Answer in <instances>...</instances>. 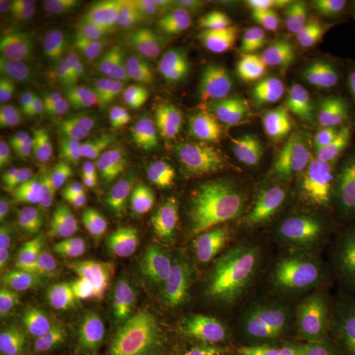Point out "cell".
I'll return each instance as SVG.
<instances>
[{"label":"cell","instance_id":"obj_5","mask_svg":"<svg viewBox=\"0 0 355 355\" xmlns=\"http://www.w3.org/2000/svg\"><path fill=\"white\" fill-rule=\"evenodd\" d=\"M170 105L158 79L146 73L123 74L114 84L105 107L112 144L139 168L166 130Z\"/></svg>","mask_w":355,"mask_h":355},{"label":"cell","instance_id":"obj_18","mask_svg":"<svg viewBox=\"0 0 355 355\" xmlns=\"http://www.w3.org/2000/svg\"><path fill=\"white\" fill-rule=\"evenodd\" d=\"M38 229L37 206L28 199L3 189L0 196V255L24 254Z\"/></svg>","mask_w":355,"mask_h":355},{"label":"cell","instance_id":"obj_26","mask_svg":"<svg viewBox=\"0 0 355 355\" xmlns=\"http://www.w3.org/2000/svg\"><path fill=\"white\" fill-rule=\"evenodd\" d=\"M327 339L334 355H355V290L327 318Z\"/></svg>","mask_w":355,"mask_h":355},{"label":"cell","instance_id":"obj_32","mask_svg":"<svg viewBox=\"0 0 355 355\" xmlns=\"http://www.w3.org/2000/svg\"><path fill=\"white\" fill-rule=\"evenodd\" d=\"M28 3L19 0H2L0 2V30L2 33H13L26 25Z\"/></svg>","mask_w":355,"mask_h":355},{"label":"cell","instance_id":"obj_35","mask_svg":"<svg viewBox=\"0 0 355 355\" xmlns=\"http://www.w3.org/2000/svg\"><path fill=\"white\" fill-rule=\"evenodd\" d=\"M0 355H12V354L7 352V350H2V354H0Z\"/></svg>","mask_w":355,"mask_h":355},{"label":"cell","instance_id":"obj_27","mask_svg":"<svg viewBox=\"0 0 355 355\" xmlns=\"http://www.w3.org/2000/svg\"><path fill=\"white\" fill-rule=\"evenodd\" d=\"M84 355H128L122 332L112 319L83 324Z\"/></svg>","mask_w":355,"mask_h":355},{"label":"cell","instance_id":"obj_25","mask_svg":"<svg viewBox=\"0 0 355 355\" xmlns=\"http://www.w3.org/2000/svg\"><path fill=\"white\" fill-rule=\"evenodd\" d=\"M110 278V261L107 248L92 237H89L86 250L78 261L76 268L73 270L66 288L76 291L92 290V288L102 286Z\"/></svg>","mask_w":355,"mask_h":355},{"label":"cell","instance_id":"obj_20","mask_svg":"<svg viewBox=\"0 0 355 355\" xmlns=\"http://www.w3.org/2000/svg\"><path fill=\"white\" fill-rule=\"evenodd\" d=\"M173 268H175V260L165 245H159L153 254L145 259L123 266L121 270H115L110 273V279L128 295L141 296L165 285L168 278L171 277Z\"/></svg>","mask_w":355,"mask_h":355},{"label":"cell","instance_id":"obj_3","mask_svg":"<svg viewBox=\"0 0 355 355\" xmlns=\"http://www.w3.org/2000/svg\"><path fill=\"white\" fill-rule=\"evenodd\" d=\"M314 148L308 123L296 114H283L261 128L239 165L248 181L273 196L309 206L324 198L314 171Z\"/></svg>","mask_w":355,"mask_h":355},{"label":"cell","instance_id":"obj_33","mask_svg":"<svg viewBox=\"0 0 355 355\" xmlns=\"http://www.w3.org/2000/svg\"><path fill=\"white\" fill-rule=\"evenodd\" d=\"M146 355H199V352L166 343H148Z\"/></svg>","mask_w":355,"mask_h":355},{"label":"cell","instance_id":"obj_19","mask_svg":"<svg viewBox=\"0 0 355 355\" xmlns=\"http://www.w3.org/2000/svg\"><path fill=\"white\" fill-rule=\"evenodd\" d=\"M165 140L183 173L188 198L194 206L211 184V166L202 155L196 133L186 125H176Z\"/></svg>","mask_w":355,"mask_h":355},{"label":"cell","instance_id":"obj_10","mask_svg":"<svg viewBox=\"0 0 355 355\" xmlns=\"http://www.w3.org/2000/svg\"><path fill=\"white\" fill-rule=\"evenodd\" d=\"M277 78L207 48L193 58L189 64V87L220 99L242 101L259 97Z\"/></svg>","mask_w":355,"mask_h":355},{"label":"cell","instance_id":"obj_13","mask_svg":"<svg viewBox=\"0 0 355 355\" xmlns=\"http://www.w3.org/2000/svg\"><path fill=\"white\" fill-rule=\"evenodd\" d=\"M306 242L314 260L332 273L355 266V212H327L311 222Z\"/></svg>","mask_w":355,"mask_h":355},{"label":"cell","instance_id":"obj_34","mask_svg":"<svg viewBox=\"0 0 355 355\" xmlns=\"http://www.w3.org/2000/svg\"><path fill=\"white\" fill-rule=\"evenodd\" d=\"M345 28L355 42V0H337Z\"/></svg>","mask_w":355,"mask_h":355},{"label":"cell","instance_id":"obj_12","mask_svg":"<svg viewBox=\"0 0 355 355\" xmlns=\"http://www.w3.org/2000/svg\"><path fill=\"white\" fill-rule=\"evenodd\" d=\"M199 8L201 3L194 0H114L107 6V19L119 32L150 37L173 28Z\"/></svg>","mask_w":355,"mask_h":355},{"label":"cell","instance_id":"obj_17","mask_svg":"<svg viewBox=\"0 0 355 355\" xmlns=\"http://www.w3.org/2000/svg\"><path fill=\"white\" fill-rule=\"evenodd\" d=\"M313 105L340 135L355 141V68L318 84Z\"/></svg>","mask_w":355,"mask_h":355},{"label":"cell","instance_id":"obj_8","mask_svg":"<svg viewBox=\"0 0 355 355\" xmlns=\"http://www.w3.org/2000/svg\"><path fill=\"white\" fill-rule=\"evenodd\" d=\"M0 178L3 189L35 206H71L83 194L81 175L63 155L35 152L2 140Z\"/></svg>","mask_w":355,"mask_h":355},{"label":"cell","instance_id":"obj_15","mask_svg":"<svg viewBox=\"0 0 355 355\" xmlns=\"http://www.w3.org/2000/svg\"><path fill=\"white\" fill-rule=\"evenodd\" d=\"M327 298L322 282L313 270L300 263L283 265L273 278V301L278 316L300 321L321 308Z\"/></svg>","mask_w":355,"mask_h":355},{"label":"cell","instance_id":"obj_4","mask_svg":"<svg viewBox=\"0 0 355 355\" xmlns=\"http://www.w3.org/2000/svg\"><path fill=\"white\" fill-rule=\"evenodd\" d=\"M239 300L219 282L171 288L152 300L144 316L148 343L201 350L214 345L232 322Z\"/></svg>","mask_w":355,"mask_h":355},{"label":"cell","instance_id":"obj_31","mask_svg":"<svg viewBox=\"0 0 355 355\" xmlns=\"http://www.w3.org/2000/svg\"><path fill=\"white\" fill-rule=\"evenodd\" d=\"M76 340L68 332L60 329H48L40 332L25 344L24 355H61Z\"/></svg>","mask_w":355,"mask_h":355},{"label":"cell","instance_id":"obj_9","mask_svg":"<svg viewBox=\"0 0 355 355\" xmlns=\"http://www.w3.org/2000/svg\"><path fill=\"white\" fill-rule=\"evenodd\" d=\"M265 97L230 101L188 87L184 112L191 125L202 133L220 152H232L248 140L268 114Z\"/></svg>","mask_w":355,"mask_h":355},{"label":"cell","instance_id":"obj_30","mask_svg":"<svg viewBox=\"0 0 355 355\" xmlns=\"http://www.w3.org/2000/svg\"><path fill=\"white\" fill-rule=\"evenodd\" d=\"M290 337L283 332H263L232 349L220 350L212 355H285L290 350Z\"/></svg>","mask_w":355,"mask_h":355},{"label":"cell","instance_id":"obj_21","mask_svg":"<svg viewBox=\"0 0 355 355\" xmlns=\"http://www.w3.org/2000/svg\"><path fill=\"white\" fill-rule=\"evenodd\" d=\"M89 12L71 19L26 24L25 30L32 46L42 51L61 53L78 48L86 38Z\"/></svg>","mask_w":355,"mask_h":355},{"label":"cell","instance_id":"obj_2","mask_svg":"<svg viewBox=\"0 0 355 355\" xmlns=\"http://www.w3.org/2000/svg\"><path fill=\"white\" fill-rule=\"evenodd\" d=\"M308 0H255L234 7L207 50L279 76L291 63L293 48Z\"/></svg>","mask_w":355,"mask_h":355},{"label":"cell","instance_id":"obj_1","mask_svg":"<svg viewBox=\"0 0 355 355\" xmlns=\"http://www.w3.org/2000/svg\"><path fill=\"white\" fill-rule=\"evenodd\" d=\"M83 121L81 94L66 79L20 81L3 92L0 102L2 140L25 150L58 155L76 150Z\"/></svg>","mask_w":355,"mask_h":355},{"label":"cell","instance_id":"obj_28","mask_svg":"<svg viewBox=\"0 0 355 355\" xmlns=\"http://www.w3.org/2000/svg\"><path fill=\"white\" fill-rule=\"evenodd\" d=\"M48 278L32 260H8L0 268V300L10 298L24 288Z\"/></svg>","mask_w":355,"mask_h":355},{"label":"cell","instance_id":"obj_16","mask_svg":"<svg viewBox=\"0 0 355 355\" xmlns=\"http://www.w3.org/2000/svg\"><path fill=\"white\" fill-rule=\"evenodd\" d=\"M345 35L350 33L337 0H309L296 35L291 63L300 66L311 53Z\"/></svg>","mask_w":355,"mask_h":355},{"label":"cell","instance_id":"obj_23","mask_svg":"<svg viewBox=\"0 0 355 355\" xmlns=\"http://www.w3.org/2000/svg\"><path fill=\"white\" fill-rule=\"evenodd\" d=\"M55 290L48 278L20 290L10 298L0 300V318L3 321L13 319H30L42 316L51 308Z\"/></svg>","mask_w":355,"mask_h":355},{"label":"cell","instance_id":"obj_24","mask_svg":"<svg viewBox=\"0 0 355 355\" xmlns=\"http://www.w3.org/2000/svg\"><path fill=\"white\" fill-rule=\"evenodd\" d=\"M158 247L157 239L145 229H132L110 234L107 245H105L110 261V273L145 259L153 254Z\"/></svg>","mask_w":355,"mask_h":355},{"label":"cell","instance_id":"obj_14","mask_svg":"<svg viewBox=\"0 0 355 355\" xmlns=\"http://www.w3.org/2000/svg\"><path fill=\"white\" fill-rule=\"evenodd\" d=\"M314 171L324 198L355 209V141L336 133L314 148Z\"/></svg>","mask_w":355,"mask_h":355},{"label":"cell","instance_id":"obj_7","mask_svg":"<svg viewBox=\"0 0 355 355\" xmlns=\"http://www.w3.org/2000/svg\"><path fill=\"white\" fill-rule=\"evenodd\" d=\"M163 245L175 265L191 275L214 272L243 260V245L232 220L211 212H184L159 224Z\"/></svg>","mask_w":355,"mask_h":355},{"label":"cell","instance_id":"obj_29","mask_svg":"<svg viewBox=\"0 0 355 355\" xmlns=\"http://www.w3.org/2000/svg\"><path fill=\"white\" fill-rule=\"evenodd\" d=\"M89 12V3L83 0H35L28 3L26 24L71 19Z\"/></svg>","mask_w":355,"mask_h":355},{"label":"cell","instance_id":"obj_6","mask_svg":"<svg viewBox=\"0 0 355 355\" xmlns=\"http://www.w3.org/2000/svg\"><path fill=\"white\" fill-rule=\"evenodd\" d=\"M311 207L304 202L254 194L235 204L232 224L243 245V261L254 272L268 268L298 235L309 229Z\"/></svg>","mask_w":355,"mask_h":355},{"label":"cell","instance_id":"obj_22","mask_svg":"<svg viewBox=\"0 0 355 355\" xmlns=\"http://www.w3.org/2000/svg\"><path fill=\"white\" fill-rule=\"evenodd\" d=\"M91 235L83 232L76 225H61L55 230L50 241V261L56 278L66 285L73 270L86 250Z\"/></svg>","mask_w":355,"mask_h":355},{"label":"cell","instance_id":"obj_11","mask_svg":"<svg viewBox=\"0 0 355 355\" xmlns=\"http://www.w3.org/2000/svg\"><path fill=\"white\" fill-rule=\"evenodd\" d=\"M140 194L146 206L163 219L184 214L193 207L183 173L166 140H163L141 163Z\"/></svg>","mask_w":355,"mask_h":355}]
</instances>
